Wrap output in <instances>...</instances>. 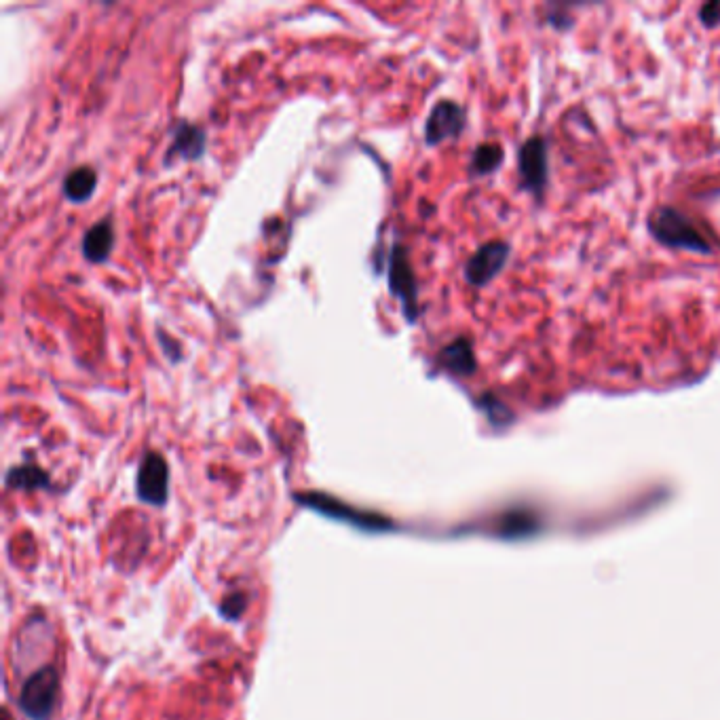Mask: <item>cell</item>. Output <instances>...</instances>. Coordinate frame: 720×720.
Here are the masks:
<instances>
[{
	"mask_svg": "<svg viewBox=\"0 0 720 720\" xmlns=\"http://www.w3.org/2000/svg\"><path fill=\"white\" fill-rule=\"evenodd\" d=\"M387 279H389V290L391 294L402 302L404 317L414 324L421 315L419 307V288H416V277L410 267L408 252L402 243H393L389 252V264H387Z\"/></svg>",
	"mask_w": 720,
	"mask_h": 720,
	"instance_id": "6da1fadb",
	"label": "cell"
},
{
	"mask_svg": "<svg viewBox=\"0 0 720 720\" xmlns=\"http://www.w3.org/2000/svg\"><path fill=\"white\" fill-rule=\"evenodd\" d=\"M60 691V678L53 666H45L30 674L20 693V708L32 720H47L55 708Z\"/></svg>",
	"mask_w": 720,
	"mask_h": 720,
	"instance_id": "7a4b0ae2",
	"label": "cell"
},
{
	"mask_svg": "<svg viewBox=\"0 0 720 720\" xmlns=\"http://www.w3.org/2000/svg\"><path fill=\"white\" fill-rule=\"evenodd\" d=\"M651 231L670 248L691 250V252H710V245L701 237V233L691 224L689 218L678 214L672 207H663L651 220Z\"/></svg>",
	"mask_w": 720,
	"mask_h": 720,
	"instance_id": "3957f363",
	"label": "cell"
},
{
	"mask_svg": "<svg viewBox=\"0 0 720 720\" xmlns=\"http://www.w3.org/2000/svg\"><path fill=\"white\" fill-rule=\"evenodd\" d=\"M169 495V467L159 452H148L138 471V497L148 505H165Z\"/></svg>",
	"mask_w": 720,
	"mask_h": 720,
	"instance_id": "277c9868",
	"label": "cell"
},
{
	"mask_svg": "<svg viewBox=\"0 0 720 720\" xmlns=\"http://www.w3.org/2000/svg\"><path fill=\"white\" fill-rule=\"evenodd\" d=\"M509 258V245L503 241H490L473 254L465 264V279L471 286L482 288L495 279Z\"/></svg>",
	"mask_w": 720,
	"mask_h": 720,
	"instance_id": "5b68a950",
	"label": "cell"
},
{
	"mask_svg": "<svg viewBox=\"0 0 720 720\" xmlns=\"http://www.w3.org/2000/svg\"><path fill=\"white\" fill-rule=\"evenodd\" d=\"M465 129V110L457 102L442 100L433 106L425 123V142L438 146L450 138H457Z\"/></svg>",
	"mask_w": 720,
	"mask_h": 720,
	"instance_id": "8992f818",
	"label": "cell"
},
{
	"mask_svg": "<svg viewBox=\"0 0 720 720\" xmlns=\"http://www.w3.org/2000/svg\"><path fill=\"white\" fill-rule=\"evenodd\" d=\"M205 146H207L205 131L195 123L180 121L172 129V146L167 148L165 163H174L176 159L197 161L203 157Z\"/></svg>",
	"mask_w": 720,
	"mask_h": 720,
	"instance_id": "52a82bcc",
	"label": "cell"
},
{
	"mask_svg": "<svg viewBox=\"0 0 720 720\" xmlns=\"http://www.w3.org/2000/svg\"><path fill=\"white\" fill-rule=\"evenodd\" d=\"M520 176L530 191H541L547 184V146L541 138H530L520 148Z\"/></svg>",
	"mask_w": 720,
	"mask_h": 720,
	"instance_id": "ba28073f",
	"label": "cell"
},
{
	"mask_svg": "<svg viewBox=\"0 0 720 720\" xmlns=\"http://www.w3.org/2000/svg\"><path fill=\"white\" fill-rule=\"evenodd\" d=\"M112 248H115V226L108 220L93 224L83 235V256L93 264L108 260Z\"/></svg>",
	"mask_w": 720,
	"mask_h": 720,
	"instance_id": "9c48e42d",
	"label": "cell"
},
{
	"mask_svg": "<svg viewBox=\"0 0 720 720\" xmlns=\"http://www.w3.org/2000/svg\"><path fill=\"white\" fill-rule=\"evenodd\" d=\"M438 359L448 372L457 374V376H469L478 368L476 355H473L471 343L467 338H457L454 343L444 347L442 353L438 355Z\"/></svg>",
	"mask_w": 720,
	"mask_h": 720,
	"instance_id": "30bf717a",
	"label": "cell"
},
{
	"mask_svg": "<svg viewBox=\"0 0 720 720\" xmlns=\"http://www.w3.org/2000/svg\"><path fill=\"white\" fill-rule=\"evenodd\" d=\"M98 188V174L89 165H81L64 178V195L72 203H85Z\"/></svg>",
	"mask_w": 720,
	"mask_h": 720,
	"instance_id": "8fae6325",
	"label": "cell"
},
{
	"mask_svg": "<svg viewBox=\"0 0 720 720\" xmlns=\"http://www.w3.org/2000/svg\"><path fill=\"white\" fill-rule=\"evenodd\" d=\"M7 486L11 488H43L49 486L47 473L36 465H20L7 473Z\"/></svg>",
	"mask_w": 720,
	"mask_h": 720,
	"instance_id": "7c38bea8",
	"label": "cell"
},
{
	"mask_svg": "<svg viewBox=\"0 0 720 720\" xmlns=\"http://www.w3.org/2000/svg\"><path fill=\"white\" fill-rule=\"evenodd\" d=\"M503 163V148L499 144H482L471 159V172L484 176Z\"/></svg>",
	"mask_w": 720,
	"mask_h": 720,
	"instance_id": "4fadbf2b",
	"label": "cell"
},
{
	"mask_svg": "<svg viewBox=\"0 0 720 720\" xmlns=\"http://www.w3.org/2000/svg\"><path fill=\"white\" fill-rule=\"evenodd\" d=\"M699 20L704 22L708 28H714V26L720 22V5H718V3H710V5H706V7H701Z\"/></svg>",
	"mask_w": 720,
	"mask_h": 720,
	"instance_id": "5bb4252c",
	"label": "cell"
}]
</instances>
